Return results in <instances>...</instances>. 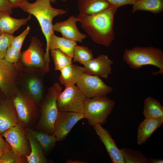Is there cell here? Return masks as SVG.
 <instances>
[{"label":"cell","mask_w":163,"mask_h":163,"mask_svg":"<svg viewBox=\"0 0 163 163\" xmlns=\"http://www.w3.org/2000/svg\"><path fill=\"white\" fill-rule=\"evenodd\" d=\"M118 7L111 6L92 14L79 13L77 17L82 28L96 43L108 47L114 39V15Z\"/></svg>","instance_id":"cell-1"},{"label":"cell","mask_w":163,"mask_h":163,"mask_svg":"<svg viewBox=\"0 0 163 163\" xmlns=\"http://www.w3.org/2000/svg\"><path fill=\"white\" fill-rule=\"evenodd\" d=\"M20 8L24 11L33 15L37 19L46 41L45 60L47 66L50 61L48 46L50 37L54 33L53 21L57 16L66 13L63 9L53 7L48 0H36L33 3L26 2Z\"/></svg>","instance_id":"cell-2"},{"label":"cell","mask_w":163,"mask_h":163,"mask_svg":"<svg viewBox=\"0 0 163 163\" xmlns=\"http://www.w3.org/2000/svg\"><path fill=\"white\" fill-rule=\"evenodd\" d=\"M123 58L133 69H139L144 66L152 65L159 69L157 72H153V75L163 74V51L159 48L151 46H136L126 49Z\"/></svg>","instance_id":"cell-3"},{"label":"cell","mask_w":163,"mask_h":163,"mask_svg":"<svg viewBox=\"0 0 163 163\" xmlns=\"http://www.w3.org/2000/svg\"><path fill=\"white\" fill-rule=\"evenodd\" d=\"M62 90L57 82L49 89L42 104L40 118L36 127L37 129L53 135L54 124L59 112L57 100Z\"/></svg>","instance_id":"cell-4"},{"label":"cell","mask_w":163,"mask_h":163,"mask_svg":"<svg viewBox=\"0 0 163 163\" xmlns=\"http://www.w3.org/2000/svg\"><path fill=\"white\" fill-rule=\"evenodd\" d=\"M115 102L106 96L86 97L84 102V114L91 126L103 124L111 113Z\"/></svg>","instance_id":"cell-5"},{"label":"cell","mask_w":163,"mask_h":163,"mask_svg":"<svg viewBox=\"0 0 163 163\" xmlns=\"http://www.w3.org/2000/svg\"><path fill=\"white\" fill-rule=\"evenodd\" d=\"M16 110L19 123L25 128L30 127L39 115L36 102L29 95L17 92L11 99Z\"/></svg>","instance_id":"cell-6"},{"label":"cell","mask_w":163,"mask_h":163,"mask_svg":"<svg viewBox=\"0 0 163 163\" xmlns=\"http://www.w3.org/2000/svg\"><path fill=\"white\" fill-rule=\"evenodd\" d=\"M86 98L75 85L66 87L58 96V109L59 111H71L84 114Z\"/></svg>","instance_id":"cell-7"},{"label":"cell","mask_w":163,"mask_h":163,"mask_svg":"<svg viewBox=\"0 0 163 163\" xmlns=\"http://www.w3.org/2000/svg\"><path fill=\"white\" fill-rule=\"evenodd\" d=\"M76 84L88 98L106 96L113 90L112 87L105 83L99 77L85 73L81 76Z\"/></svg>","instance_id":"cell-8"},{"label":"cell","mask_w":163,"mask_h":163,"mask_svg":"<svg viewBox=\"0 0 163 163\" xmlns=\"http://www.w3.org/2000/svg\"><path fill=\"white\" fill-rule=\"evenodd\" d=\"M25 127L18 123L8 129L1 135L9 144L12 151L21 157L29 155L30 148Z\"/></svg>","instance_id":"cell-9"},{"label":"cell","mask_w":163,"mask_h":163,"mask_svg":"<svg viewBox=\"0 0 163 163\" xmlns=\"http://www.w3.org/2000/svg\"><path fill=\"white\" fill-rule=\"evenodd\" d=\"M43 44L36 37H32L27 49L21 54L23 62L30 67L40 68L44 72L49 71L45 60Z\"/></svg>","instance_id":"cell-10"},{"label":"cell","mask_w":163,"mask_h":163,"mask_svg":"<svg viewBox=\"0 0 163 163\" xmlns=\"http://www.w3.org/2000/svg\"><path fill=\"white\" fill-rule=\"evenodd\" d=\"M14 64L9 62L5 59H0V90L7 98L10 99L17 92L14 88L18 72Z\"/></svg>","instance_id":"cell-11"},{"label":"cell","mask_w":163,"mask_h":163,"mask_svg":"<svg viewBox=\"0 0 163 163\" xmlns=\"http://www.w3.org/2000/svg\"><path fill=\"white\" fill-rule=\"evenodd\" d=\"M85 118L83 113L75 112L59 111L55 120L54 134L57 141L64 139L73 127L80 120Z\"/></svg>","instance_id":"cell-12"},{"label":"cell","mask_w":163,"mask_h":163,"mask_svg":"<svg viewBox=\"0 0 163 163\" xmlns=\"http://www.w3.org/2000/svg\"><path fill=\"white\" fill-rule=\"evenodd\" d=\"M113 63L107 55L101 54L84 66V73L107 79L112 73Z\"/></svg>","instance_id":"cell-13"},{"label":"cell","mask_w":163,"mask_h":163,"mask_svg":"<svg viewBox=\"0 0 163 163\" xmlns=\"http://www.w3.org/2000/svg\"><path fill=\"white\" fill-rule=\"evenodd\" d=\"M100 140L104 145L112 163H125L120 149L112 137L108 130L102 127L100 123L93 126Z\"/></svg>","instance_id":"cell-14"},{"label":"cell","mask_w":163,"mask_h":163,"mask_svg":"<svg viewBox=\"0 0 163 163\" xmlns=\"http://www.w3.org/2000/svg\"><path fill=\"white\" fill-rule=\"evenodd\" d=\"M78 21L77 17L74 15H71L66 20L56 22L53 24V31L60 33L62 37L67 39L82 43L87 36L78 30L76 25Z\"/></svg>","instance_id":"cell-15"},{"label":"cell","mask_w":163,"mask_h":163,"mask_svg":"<svg viewBox=\"0 0 163 163\" xmlns=\"http://www.w3.org/2000/svg\"><path fill=\"white\" fill-rule=\"evenodd\" d=\"M18 123L17 113L11 99H3L0 103V135Z\"/></svg>","instance_id":"cell-16"},{"label":"cell","mask_w":163,"mask_h":163,"mask_svg":"<svg viewBox=\"0 0 163 163\" xmlns=\"http://www.w3.org/2000/svg\"><path fill=\"white\" fill-rule=\"evenodd\" d=\"M163 123V120L157 119L145 118L139 125L137 142L139 145L145 143L153 133Z\"/></svg>","instance_id":"cell-17"},{"label":"cell","mask_w":163,"mask_h":163,"mask_svg":"<svg viewBox=\"0 0 163 163\" xmlns=\"http://www.w3.org/2000/svg\"><path fill=\"white\" fill-rule=\"evenodd\" d=\"M25 130L30 148V152L25 156L28 163H46L48 160L45 156L43 149L35 137L26 128Z\"/></svg>","instance_id":"cell-18"},{"label":"cell","mask_w":163,"mask_h":163,"mask_svg":"<svg viewBox=\"0 0 163 163\" xmlns=\"http://www.w3.org/2000/svg\"><path fill=\"white\" fill-rule=\"evenodd\" d=\"M84 70V67L72 64L65 67L60 71V83L65 88L75 85Z\"/></svg>","instance_id":"cell-19"},{"label":"cell","mask_w":163,"mask_h":163,"mask_svg":"<svg viewBox=\"0 0 163 163\" xmlns=\"http://www.w3.org/2000/svg\"><path fill=\"white\" fill-rule=\"evenodd\" d=\"M30 15L26 18L16 19L7 13L0 11V31L13 35L21 26L27 23L31 18Z\"/></svg>","instance_id":"cell-20"},{"label":"cell","mask_w":163,"mask_h":163,"mask_svg":"<svg viewBox=\"0 0 163 163\" xmlns=\"http://www.w3.org/2000/svg\"><path fill=\"white\" fill-rule=\"evenodd\" d=\"M78 7L80 14H92L111 6L106 0H78Z\"/></svg>","instance_id":"cell-21"},{"label":"cell","mask_w":163,"mask_h":163,"mask_svg":"<svg viewBox=\"0 0 163 163\" xmlns=\"http://www.w3.org/2000/svg\"><path fill=\"white\" fill-rule=\"evenodd\" d=\"M77 45L75 41L57 36L53 33L50 38L48 50L50 51L52 49H58L73 59L74 50Z\"/></svg>","instance_id":"cell-22"},{"label":"cell","mask_w":163,"mask_h":163,"mask_svg":"<svg viewBox=\"0 0 163 163\" xmlns=\"http://www.w3.org/2000/svg\"><path fill=\"white\" fill-rule=\"evenodd\" d=\"M143 114L145 118L163 120V107L157 99L152 97L146 98L144 102Z\"/></svg>","instance_id":"cell-23"},{"label":"cell","mask_w":163,"mask_h":163,"mask_svg":"<svg viewBox=\"0 0 163 163\" xmlns=\"http://www.w3.org/2000/svg\"><path fill=\"white\" fill-rule=\"evenodd\" d=\"M138 11L160 13L163 11V0H139L133 5L132 12Z\"/></svg>","instance_id":"cell-24"},{"label":"cell","mask_w":163,"mask_h":163,"mask_svg":"<svg viewBox=\"0 0 163 163\" xmlns=\"http://www.w3.org/2000/svg\"><path fill=\"white\" fill-rule=\"evenodd\" d=\"M25 128L37 139L42 146L45 153H47L52 149L57 141L55 136L43 131H35L29 128Z\"/></svg>","instance_id":"cell-25"},{"label":"cell","mask_w":163,"mask_h":163,"mask_svg":"<svg viewBox=\"0 0 163 163\" xmlns=\"http://www.w3.org/2000/svg\"><path fill=\"white\" fill-rule=\"evenodd\" d=\"M27 87L29 95L36 102H39L42 99L43 93V86L39 78L33 77L27 81Z\"/></svg>","instance_id":"cell-26"},{"label":"cell","mask_w":163,"mask_h":163,"mask_svg":"<svg viewBox=\"0 0 163 163\" xmlns=\"http://www.w3.org/2000/svg\"><path fill=\"white\" fill-rule=\"evenodd\" d=\"M120 150L125 163H148L146 157L137 150L127 148Z\"/></svg>","instance_id":"cell-27"},{"label":"cell","mask_w":163,"mask_h":163,"mask_svg":"<svg viewBox=\"0 0 163 163\" xmlns=\"http://www.w3.org/2000/svg\"><path fill=\"white\" fill-rule=\"evenodd\" d=\"M92 50L88 47L77 44L75 46L73 58L74 62H78L84 66L93 58Z\"/></svg>","instance_id":"cell-28"},{"label":"cell","mask_w":163,"mask_h":163,"mask_svg":"<svg viewBox=\"0 0 163 163\" xmlns=\"http://www.w3.org/2000/svg\"><path fill=\"white\" fill-rule=\"evenodd\" d=\"M50 53L54 62L55 70L60 71L65 67L72 64V58L58 49L50 50Z\"/></svg>","instance_id":"cell-29"},{"label":"cell","mask_w":163,"mask_h":163,"mask_svg":"<svg viewBox=\"0 0 163 163\" xmlns=\"http://www.w3.org/2000/svg\"><path fill=\"white\" fill-rule=\"evenodd\" d=\"M14 37L13 35L0 31V59L5 58L7 49L11 45Z\"/></svg>","instance_id":"cell-30"},{"label":"cell","mask_w":163,"mask_h":163,"mask_svg":"<svg viewBox=\"0 0 163 163\" xmlns=\"http://www.w3.org/2000/svg\"><path fill=\"white\" fill-rule=\"evenodd\" d=\"M24 161L22 157L12 151L5 152L0 156V163H21Z\"/></svg>","instance_id":"cell-31"},{"label":"cell","mask_w":163,"mask_h":163,"mask_svg":"<svg viewBox=\"0 0 163 163\" xmlns=\"http://www.w3.org/2000/svg\"><path fill=\"white\" fill-rule=\"evenodd\" d=\"M21 55V51L10 45L7 49L4 59L10 63H15L18 61Z\"/></svg>","instance_id":"cell-32"},{"label":"cell","mask_w":163,"mask_h":163,"mask_svg":"<svg viewBox=\"0 0 163 163\" xmlns=\"http://www.w3.org/2000/svg\"><path fill=\"white\" fill-rule=\"evenodd\" d=\"M30 29V27L28 26L20 35L17 37H14L11 45L17 50L21 51L23 42L29 33Z\"/></svg>","instance_id":"cell-33"},{"label":"cell","mask_w":163,"mask_h":163,"mask_svg":"<svg viewBox=\"0 0 163 163\" xmlns=\"http://www.w3.org/2000/svg\"><path fill=\"white\" fill-rule=\"evenodd\" d=\"M111 5L119 7L127 5H133L139 0H106Z\"/></svg>","instance_id":"cell-34"},{"label":"cell","mask_w":163,"mask_h":163,"mask_svg":"<svg viewBox=\"0 0 163 163\" xmlns=\"http://www.w3.org/2000/svg\"><path fill=\"white\" fill-rule=\"evenodd\" d=\"M13 9L8 0H0V11L8 14L10 15L12 13Z\"/></svg>","instance_id":"cell-35"},{"label":"cell","mask_w":163,"mask_h":163,"mask_svg":"<svg viewBox=\"0 0 163 163\" xmlns=\"http://www.w3.org/2000/svg\"><path fill=\"white\" fill-rule=\"evenodd\" d=\"M12 151L11 148L9 144L2 138L0 135V152Z\"/></svg>","instance_id":"cell-36"},{"label":"cell","mask_w":163,"mask_h":163,"mask_svg":"<svg viewBox=\"0 0 163 163\" xmlns=\"http://www.w3.org/2000/svg\"><path fill=\"white\" fill-rule=\"evenodd\" d=\"M13 9L20 8L28 0H8Z\"/></svg>","instance_id":"cell-37"},{"label":"cell","mask_w":163,"mask_h":163,"mask_svg":"<svg viewBox=\"0 0 163 163\" xmlns=\"http://www.w3.org/2000/svg\"><path fill=\"white\" fill-rule=\"evenodd\" d=\"M148 163H163V160L161 159L149 158L148 159Z\"/></svg>","instance_id":"cell-38"},{"label":"cell","mask_w":163,"mask_h":163,"mask_svg":"<svg viewBox=\"0 0 163 163\" xmlns=\"http://www.w3.org/2000/svg\"><path fill=\"white\" fill-rule=\"evenodd\" d=\"M85 161H80L78 160H73L72 159H68L66 161V163H86L84 162Z\"/></svg>","instance_id":"cell-39"},{"label":"cell","mask_w":163,"mask_h":163,"mask_svg":"<svg viewBox=\"0 0 163 163\" xmlns=\"http://www.w3.org/2000/svg\"><path fill=\"white\" fill-rule=\"evenodd\" d=\"M50 2L52 3H54L55 2L56 0H48ZM60 0L62 1H66L67 0Z\"/></svg>","instance_id":"cell-40"},{"label":"cell","mask_w":163,"mask_h":163,"mask_svg":"<svg viewBox=\"0 0 163 163\" xmlns=\"http://www.w3.org/2000/svg\"><path fill=\"white\" fill-rule=\"evenodd\" d=\"M4 99L3 98V97L2 96L0 95V103L1 102V101Z\"/></svg>","instance_id":"cell-41"},{"label":"cell","mask_w":163,"mask_h":163,"mask_svg":"<svg viewBox=\"0 0 163 163\" xmlns=\"http://www.w3.org/2000/svg\"><path fill=\"white\" fill-rule=\"evenodd\" d=\"M3 153L2 152H0V156Z\"/></svg>","instance_id":"cell-42"}]
</instances>
